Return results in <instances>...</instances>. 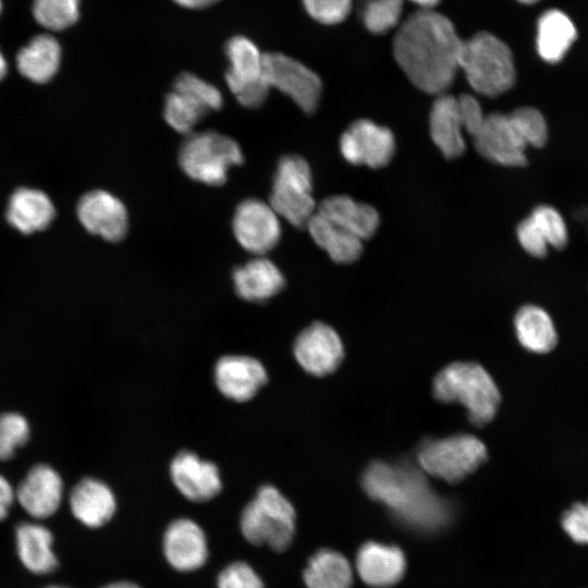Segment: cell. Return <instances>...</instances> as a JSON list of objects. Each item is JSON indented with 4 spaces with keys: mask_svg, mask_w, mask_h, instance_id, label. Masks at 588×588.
<instances>
[{
    "mask_svg": "<svg viewBox=\"0 0 588 588\" xmlns=\"http://www.w3.org/2000/svg\"><path fill=\"white\" fill-rule=\"evenodd\" d=\"M463 41L445 15L420 9L399 27L393 54L417 88L441 95L452 85L460 70Z\"/></svg>",
    "mask_w": 588,
    "mask_h": 588,
    "instance_id": "obj_1",
    "label": "cell"
},
{
    "mask_svg": "<svg viewBox=\"0 0 588 588\" xmlns=\"http://www.w3.org/2000/svg\"><path fill=\"white\" fill-rule=\"evenodd\" d=\"M369 498L381 503L404 527L432 535L448 527L453 518L451 503L428 483L425 473L412 464L375 462L362 478Z\"/></svg>",
    "mask_w": 588,
    "mask_h": 588,
    "instance_id": "obj_2",
    "label": "cell"
},
{
    "mask_svg": "<svg viewBox=\"0 0 588 588\" xmlns=\"http://www.w3.org/2000/svg\"><path fill=\"white\" fill-rule=\"evenodd\" d=\"M433 394L442 402H457L476 426L489 422L497 414L500 392L490 375L476 363H453L433 380Z\"/></svg>",
    "mask_w": 588,
    "mask_h": 588,
    "instance_id": "obj_3",
    "label": "cell"
},
{
    "mask_svg": "<svg viewBox=\"0 0 588 588\" xmlns=\"http://www.w3.org/2000/svg\"><path fill=\"white\" fill-rule=\"evenodd\" d=\"M240 528L252 544L285 551L295 536V509L279 489L264 485L243 509Z\"/></svg>",
    "mask_w": 588,
    "mask_h": 588,
    "instance_id": "obj_4",
    "label": "cell"
},
{
    "mask_svg": "<svg viewBox=\"0 0 588 588\" xmlns=\"http://www.w3.org/2000/svg\"><path fill=\"white\" fill-rule=\"evenodd\" d=\"M460 70L477 93L495 97L515 83L516 71L509 46L497 36L481 32L463 41Z\"/></svg>",
    "mask_w": 588,
    "mask_h": 588,
    "instance_id": "obj_5",
    "label": "cell"
},
{
    "mask_svg": "<svg viewBox=\"0 0 588 588\" xmlns=\"http://www.w3.org/2000/svg\"><path fill=\"white\" fill-rule=\"evenodd\" d=\"M243 162L240 145L215 131L188 134L179 150L181 170L189 179L208 186L223 185L230 168Z\"/></svg>",
    "mask_w": 588,
    "mask_h": 588,
    "instance_id": "obj_6",
    "label": "cell"
},
{
    "mask_svg": "<svg viewBox=\"0 0 588 588\" xmlns=\"http://www.w3.org/2000/svg\"><path fill=\"white\" fill-rule=\"evenodd\" d=\"M269 205L295 228H306L316 211L313 176L308 162L298 155H284L272 179Z\"/></svg>",
    "mask_w": 588,
    "mask_h": 588,
    "instance_id": "obj_7",
    "label": "cell"
},
{
    "mask_svg": "<svg viewBox=\"0 0 588 588\" xmlns=\"http://www.w3.org/2000/svg\"><path fill=\"white\" fill-rule=\"evenodd\" d=\"M487 460L486 445L471 434L425 441L417 454L419 468L448 482H457Z\"/></svg>",
    "mask_w": 588,
    "mask_h": 588,
    "instance_id": "obj_8",
    "label": "cell"
},
{
    "mask_svg": "<svg viewBox=\"0 0 588 588\" xmlns=\"http://www.w3.org/2000/svg\"><path fill=\"white\" fill-rule=\"evenodd\" d=\"M222 106L223 97L216 86L193 73L183 72L166 96L163 118L174 131L188 135L203 118Z\"/></svg>",
    "mask_w": 588,
    "mask_h": 588,
    "instance_id": "obj_9",
    "label": "cell"
},
{
    "mask_svg": "<svg viewBox=\"0 0 588 588\" xmlns=\"http://www.w3.org/2000/svg\"><path fill=\"white\" fill-rule=\"evenodd\" d=\"M229 68L225 81L230 91L245 108H259L267 99L269 86L264 77V53L244 36L231 38L225 46Z\"/></svg>",
    "mask_w": 588,
    "mask_h": 588,
    "instance_id": "obj_10",
    "label": "cell"
},
{
    "mask_svg": "<svg viewBox=\"0 0 588 588\" xmlns=\"http://www.w3.org/2000/svg\"><path fill=\"white\" fill-rule=\"evenodd\" d=\"M264 77L269 86L290 97L304 112L313 113L319 103V76L299 61L280 53H264Z\"/></svg>",
    "mask_w": 588,
    "mask_h": 588,
    "instance_id": "obj_11",
    "label": "cell"
},
{
    "mask_svg": "<svg viewBox=\"0 0 588 588\" xmlns=\"http://www.w3.org/2000/svg\"><path fill=\"white\" fill-rule=\"evenodd\" d=\"M232 231L245 250L264 256L278 245L281 223L269 204L258 198H246L235 208Z\"/></svg>",
    "mask_w": 588,
    "mask_h": 588,
    "instance_id": "obj_12",
    "label": "cell"
},
{
    "mask_svg": "<svg viewBox=\"0 0 588 588\" xmlns=\"http://www.w3.org/2000/svg\"><path fill=\"white\" fill-rule=\"evenodd\" d=\"M473 139L477 152L490 161L509 167H522L527 162V144L510 113L485 115Z\"/></svg>",
    "mask_w": 588,
    "mask_h": 588,
    "instance_id": "obj_13",
    "label": "cell"
},
{
    "mask_svg": "<svg viewBox=\"0 0 588 588\" xmlns=\"http://www.w3.org/2000/svg\"><path fill=\"white\" fill-rule=\"evenodd\" d=\"M394 148L393 133L366 119L352 123L340 138V150L347 162L372 169L388 164Z\"/></svg>",
    "mask_w": 588,
    "mask_h": 588,
    "instance_id": "obj_14",
    "label": "cell"
},
{
    "mask_svg": "<svg viewBox=\"0 0 588 588\" xmlns=\"http://www.w3.org/2000/svg\"><path fill=\"white\" fill-rule=\"evenodd\" d=\"M63 493L60 474L47 464H38L20 482L15 500L30 519L42 522L59 511Z\"/></svg>",
    "mask_w": 588,
    "mask_h": 588,
    "instance_id": "obj_15",
    "label": "cell"
},
{
    "mask_svg": "<svg viewBox=\"0 0 588 588\" xmlns=\"http://www.w3.org/2000/svg\"><path fill=\"white\" fill-rule=\"evenodd\" d=\"M293 353L299 366L317 377L333 372L344 355L340 336L322 322L311 323L297 335Z\"/></svg>",
    "mask_w": 588,
    "mask_h": 588,
    "instance_id": "obj_16",
    "label": "cell"
},
{
    "mask_svg": "<svg viewBox=\"0 0 588 588\" xmlns=\"http://www.w3.org/2000/svg\"><path fill=\"white\" fill-rule=\"evenodd\" d=\"M77 216L88 232L109 242L121 241L128 229V216L124 204L102 189L91 191L79 199Z\"/></svg>",
    "mask_w": 588,
    "mask_h": 588,
    "instance_id": "obj_17",
    "label": "cell"
},
{
    "mask_svg": "<svg viewBox=\"0 0 588 588\" xmlns=\"http://www.w3.org/2000/svg\"><path fill=\"white\" fill-rule=\"evenodd\" d=\"M167 562L179 572H193L208 560V542L203 528L193 519L177 518L166 529L162 540Z\"/></svg>",
    "mask_w": 588,
    "mask_h": 588,
    "instance_id": "obj_18",
    "label": "cell"
},
{
    "mask_svg": "<svg viewBox=\"0 0 588 588\" xmlns=\"http://www.w3.org/2000/svg\"><path fill=\"white\" fill-rule=\"evenodd\" d=\"M170 476L180 493L193 502H207L222 489L218 466L189 451L174 456Z\"/></svg>",
    "mask_w": 588,
    "mask_h": 588,
    "instance_id": "obj_19",
    "label": "cell"
},
{
    "mask_svg": "<svg viewBox=\"0 0 588 588\" xmlns=\"http://www.w3.org/2000/svg\"><path fill=\"white\" fill-rule=\"evenodd\" d=\"M264 365L244 355H226L215 366V381L219 391L235 402H246L267 382Z\"/></svg>",
    "mask_w": 588,
    "mask_h": 588,
    "instance_id": "obj_20",
    "label": "cell"
},
{
    "mask_svg": "<svg viewBox=\"0 0 588 588\" xmlns=\"http://www.w3.org/2000/svg\"><path fill=\"white\" fill-rule=\"evenodd\" d=\"M14 543L21 564L29 573L41 576L58 568L54 536L41 522L30 519L19 523L14 528Z\"/></svg>",
    "mask_w": 588,
    "mask_h": 588,
    "instance_id": "obj_21",
    "label": "cell"
},
{
    "mask_svg": "<svg viewBox=\"0 0 588 588\" xmlns=\"http://www.w3.org/2000/svg\"><path fill=\"white\" fill-rule=\"evenodd\" d=\"M69 506L73 517L87 528L108 524L117 511V499L111 488L100 479L86 477L72 488Z\"/></svg>",
    "mask_w": 588,
    "mask_h": 588,
    "instance_id": "obj_22",
    "label": "cell"
},
{
    "mask_svg": "<svg viewBox=\"0 0 588 588\" xmlns=\"http://www.w3.org/2000/svg\"><path fill=\"white\" fill-rule=\"evenodd\" d=\"M356 568L362 580L368 586L389 588L402 579L406 559L396 546L368 541L358 549Z\"/></svg>",
    "mask_w": 588,
    "mask_h": 588,
    "instance_id": "obj_23",
    "label": "cell"
},
{
    "mask_svg": "<svg viewBox=\"0 0 588 588\" xmlns=\"http://www.w3.org/2000/svg\"><path fill=\"white\" fill-rule=\"evenodd\" d=\"M522 247L531 256L542 258L548 246L561 249L567 243V229L562 216L550 206H539L517 228Z\"/></svg>",
    "mask_w": 588,
    "mask_h": 588,
    "instance_id": "obj_24",
    "label": "cell"
},
{
    "mask_svg": "<svg viewBox=\"0 0 588 588\" xmlns=\"http://www.w3.org/2000/svg\"><path fill=\"white\" fill-rule=\"evenodd\" d=\"M429 125L431 138L445 158L454 159L463 155L465 124L458 97L439 95L430 111Z\"/></svg>",
    "mask_w": 588,
    "mask_h": 588,
    "instance_id": "obj_25",
    "label": "cell"
},
{
    "mask_svg": "<svg viewBox=\"0 0 588 588\" xmlns=\"http://www.w3.org/2000/svg\"><path fill=\"white\" fill-rule=\"evenodd\" d=\"M232 279L236 294L248 302L267 301L285 284L278 266L264 256H257L234 268Z\"/></svg>",
    "mask_w": 588,
    "mask_h": 588,
    "instance_id": "obj_26",
    "label": "cell"
},
{
    "mask_svg": "<svg viewBox=\"0 0 588 588\" xmlns=\"http://www.w3.org/2000/svg\"><path fill=\"white\" fill-rule=\"evenodd\" d=\"M316 212L363 241L375 234L380 222L373 207L345 195L323 199L317 206Z\"/></svg>",
    "mask_w": 588,
    "mask_h": 588,
    "instance_id": "obj_27",
    "label": "cell"
},
{
    "mask_svg": "<svg viewBox=\"0 0 588 588\" xmlns=\"http://www.w3.org/2000/svg\"><path fill=\"white\" fill-rule=\"evenodd\" d=\"M577 38L571 17L559 9L544 11L537 22L536 49L548 63L560 62Z\"/></svg>",
    "mask_w": 588,
    "mask_h": 588,
    "instance_id": "obj_28",
    "label": "cell"
},
{
    "mask_svg": "<svg viewBox=\"0 0 588 588\" xmlns=\"http://www.w3.org/2000/svg\"><path fill=\"white\" fill-rule=\"evenodd\" d=\"M54 217L49 197L38 189L19 188L9 199L7 220L17 231L29 234L46 229Z\"/></svg>",
    "mask_w": 588,
    "mask_h": 588,
    "instance_id": "obj_29",
    "label": "cell"
},
{
    "mask_svg": "<svg viewBox=\"0 0 588 588\" xmlns=\"http://www.w3.org/2000/svg\"><path fill=\"white\" fill-rule=\"evenodd\" d=\"M60 62V44L48 34L35 36L16 54L19 72L34 83L50 81L59 70Z\"/></svg>",
    "mask_w": 588,
    "mask_h": 588,
    "instance_id": "obj_30",
    "label": "cell"
},
{
    "mask_svg": "<svg viewBox=\"0 0 588 588\" xmlns=\"http://www.w3.org/2000/svg\"><path fill=\"white\" fill-rule=\"evenodd\" d=\"M314 242L339 264L353 262L363 252V240L315 211L306 225Z\"/></svg>",
    "mask_w": 588,
    "mask_h": 588,
    "instance_id": "obj_31",
    "label": "cell"
},
{
    "mask_svg": "<svg viewBox=\"0 0 588 588\" xmlns=\"http://www.w3.org/2000/svg\"><path fill=\"white\" fill-rule=\"evenodd\" d=\"M308 588H352L353 572L346 558L332 549H320L303 572Z\"/></svg>",
    "mask_w": 588,
    "mask_h": 588,
    "instance_id": "obj_32",
    "label": "cell"
},
{
    "mask_svg": "<svg viewBox=\"0 0 588 588\" xmlns=\"http://www.w3.org/2000/svg\"><path fill=\"white\" fill-rule=\"evenodd\" d=\"M519 343L534 353H549L558 343V333L550 315L534 305L522 307L514 319Z\"/></svg>",
    "mask_w": 588,
    "mask_h": 588,
    "instance_id": "obj_33",
    "label": "cell"
},
{
    "mask_svg": "<svg viewBox=\"0 0 588 588\" xmlns=\"http://www.w3.org/2000/svg\"><path fill=\"white\" fill-rule=\"evenodd\" d=\"M79 0H34L32 12L36 22L49 30H63L79 17Z\"/></svg>",
    "mask_w": 588,
    "mask_h": 588,
    "instance_id": "obj_34",
    "label": "cell"
},
{
    "mask_svg": "<svg viewBox=\"0 0 588 588\" xmlns=\"http://www.w3.org/2000/svg\"><path fill=\"white\" fill-rule=\"evenodd\" d=\"M403 0H360V16L365 27L372 34H385L401 19Z\"/></svg>",
    "mask_w": 588,
    "mask_h": 588,
    "instance_id": "obj_35",
    "label": "cell"
},
{
    "mask_svg": "<svg viewBox=\"0 0 588 588\" xmlns=\"http://www.w3.org/2000/svg\"><path fill=\"white\" fill-rule=\"evenodd\" d=\"M29 425L19 413L0 414V461L13 457L29 438Z\"/></svg>",
    "mask_w": 588,
    "mask_h": 588,
    "instance_id": "obj_36",
    "label": "cell"
},
{
    "mask_svg": "<svg viewBox=\"0 0 588 588\" xmlns=\"http://www.w3.org/2000/svg\"><path fill=\"white\" fill-rule=\"evenodd\" d=\"M527 146L542 147L548 138L547 123L534 108H519L510 113Z\"/></svg>",
    "mask_w": 588,
    "mask_h": 588,
    "instance_id": "obj_37",
    "label": "cell"
},
{
    "mask_svg": "<svg viewBox=\"0 0 588 588\" xmlns=\"http://www.w3.org/2000/svg\"><path fill=\"white\" fill-rule=\"evenodd\" d=\"M218 588H265L261 577L244 561L226 565L217 579Z\"/></svg>",
    "mask_w": 588,
    "mask_h": 588,
    "instance_id": "obj_38",
    "label": "cell"
},
{
    "mask_svg": "<svg viewBox=\"0 0 588 588\" xmlns=\"http://www.w3.org/2000/svg\"><path fill=\"white\" fill-rule=\"evenodd\" d=\"M307 13L317 22L333 25L343 22L351 12L353 0H302Z\"/></svg>",
    "mask_w": 588,
    "mask_h": 588,
    "instance_id": "obj_39",
    "label": "cell"
},
{
    "mask_svg": "<svg viewBox=\"0 0 588 588\" xmlns=\"http://www.w3.org/2000/svg\"><path fill=\"white\" fill-rule=\"evenodd\" d=\"M561 524L573 541L588 544V502L573 504L564 512Z\"/></svg>",
    "mask_w": 588,
    "mask_h": 588,
    "instance_id": "obj_40",
    "label": "cell"
},
{
    "mask_svg": "<svg viewBox=\"0 0 588 588\" xmlns=\"http://www.w3.org/2000/svg\"><path fill=\"white\" fill-rule=\"evenodd\" d=\"M15 501V490L10 481L0 474V523L3 522Z\"/></svg>",
    "mask_w": 588,
    "mask_h": 588,
    "instance_id": "obj_41",
    "label": "cell"
},
{
    "mask_svg": "<svg viewBox=\"0 0 588 588\" xmlns=\"http://www.w3.org/2000/svg\"><path fill=\"white\" fill-rule=\"evenodd\" d=\"M172 1L187 9H203V8H207L215 4L219 0H172Z\"/></svg>",
    "mask_w": 588,
    "mask_h": 588,
    "instance_id": "obj_42",
    "label": "cell"
},
{
    "mask_svg": "<svg viewBox=\"0 0 588 588\" xmlns=\"http://www.w3.org/2000/svg\"><path fill=\"white\" fill-rule=\"evenodd\" d=\"M99 588H140V587L137 584L130 580H117V581H112L107 585H103Z\"/></svg>",
    "mask_w": 588,
    "mask_h": 588,
    "instance_id": "obj_43",
    "label": "cell"
},
{
    "mask_svg": "<svg viewBox=\"0 0 588 588\" xmlns=\"http://www.w3.org/2000/svg\"><path fill=\"white\" fill-rule=\"evenodd\" d=\"M411 1L419 5L421 10H433V8L440 2V0H411Z\"/></svg>",
    "mask_w": 588,
    "mask_h": 588,
    "instance_id": "obj_44",
    "label": "cell"
},
{
    "mask_svg": "<svg viewBox=\"0 0 588 588\" xmlns=\"http://www.w3.org/2000/svg\"><path fill=\"white\" fill-rule=\"evenodd\" d=\"M7 71H8V64H7L4 56L2 54L0 50V81L5 76Z\"/></svg>",
    "mask_w": 588,
    "mask_h": 588,
    "instance_id": "obj_45",
    "label": "cell"
},
{
    "mask_svg": "<svg viewBox=\"0 0 588 588\" xmlns=\"http://www.w3.org/2000/svg\"><path fill=\"white\" fill-rule=\"evenodd\" d=\"M518 1L524 4H534L538 2L539 0H518Z\"/></svg>",
    "mask_w": 588,
    "mask_h": 588,
    "instance_id": "obj_46",
    "label": "cell"
},
{
    "mask_svg": "<svg viewBox=\"0 0 588 588\" xmlns=\"http://www.w3.org/2000/svg\"><path fill=\"white\" fill-rule=\"evenodd\" d=\"M42 588H70V587L62 586V585H48V586H45Z\"/></svg>",
    "mask_w": 588,
    "mask_h": 588,
    "instance_id": "obj_47",
    "label": "cell"
},
{
    "mask_svg": "<svg viewBox=\"0 0 588 588\" xmlns=\"http://www.w3.org/2000/svg\"><path fill=\"white\" fill-rule=\"evenodd\" d=\"M1 9H2V2H1V0H0V12H1Z\"/></svg>",
    "mask_w": 588,
    "mask_h": 588,
    "instance_id": "obj_48",
    "label": "cell"
}]
</instances>
